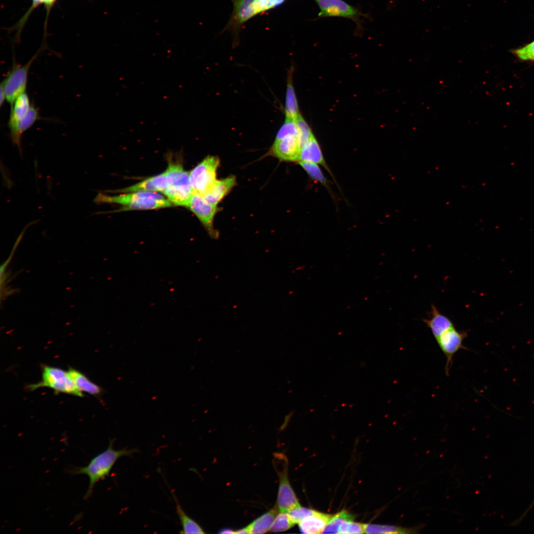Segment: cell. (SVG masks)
I'll list each match as a JSON object with an SVG mask.
<instances>
[{"mask_svg":"<svg viewBox=\"0 0 534 534\" xmlns=\"http://www.w3.org/2000/svg\"><path fill=\"white\" fill-rule=\"evenodd\" d=\"M68 372L77 388L80 392H84L98 398L104 393L103 388L91 381L79 371L70 368Z\"/></svg>","mask_w":534,"mask_h":534,"instance_id":"16","label":"cell"},{"mask_svg":"<svg viewBox=\"0 0 534 534\" xmlns=\"http://www.w3.org/2000/svg\"><path fill=\"white\" fill-rule=\"evenodd\" d=\"M220 164L218 157L208 156L189 173V183L192 192L203 196L217 180V171Z\"/></svg>","mask_w":534,"mask_h":534,"instance_id":"5","label":"cell"},{"mask_svg":"<svg viewBox=\"0 0 534 534\" xmlns=\"http://www.w3.org/2000/svg\"><path fill=\"white\" fill-rule=\"evenodd\" d=\"M11 105V111L8 122V128L10 130V136L12 143L17 146L21 155V135L19 133L18 125L31 105L28 94L26 92L21 94L17 97Z\"/></svg>","mask_w":534,"mask_h":534,"instance_id":"10","label":"cell"},{"mask_svg":"<svg viewBox=\"0 0 534 534\" xmlns=\"http://www.w3.org/2000/svg\"><path fill=\"white\" fill-rule=\"evenodd\" d=\"M423 525L413 527H402L397 526L377 524H363L365 533L367 534H416L422 528Z\"/></svg>","mask_w":534,"mask_h":534,"instance_id":"20","label":"cell"},{"mask_svg":"<svg viewBox=\"0 0 534 534\" xmlns=\"http://www.w3.org/2000/svg\"><path fill=\"white\" fill-rule=\"evenodd\" d=\"M285 118L295 120L300 114L292 83V70L289 72L285 103Z\"/></svg>","mask_w":534,"mask_h":534,"instance_id":"21","label":"cell"},{"mask_svg":"<svg viewBox=\"0 0 534 534\" xmlns=\"http://www.w3.org/2000/svg\"><path fill=\"white\" fill-rule=\"evenodd\" d=\"M320 9L318 17H341L352 19L358 23L364 14L358 9L343 0H314Z\"/></svg>","mask_w":534,"mask_h":534,"instance_id":"9","label":"cell"},{"mask_svg":"<svg viewBox=\"0 0 534 534\" xmlns=\"http://www.w3.org/2000/svg\"><path fill=\"white\" fill-rule=\"evenodd\" d=\"M289 135L298 136V131L295 120L285 118L284 123L276 134L275 140H278Z\"/></svg>","mask_w":534,"mask_h":534,"instance_id":"30","label":"cell"},{"mask_svg":"<svg viewBox=\"0 0 534 534\" xmlns=\"http://www.w3.org/2000/svg\"><path fill=\"white\" fill-rule=\"evenodd\" d=\"M299 163L312 178L324 185H327L326 179L317 164L304 161H299Z\"/></svg>","mask_w":534,"mask_h":534,"instance_id":"27","label":"cell"},{"mask_svg":"<svg viewBox=\"0 0 534 534\" xmlns=\"http://www.w3.org/2000/svg\"><path fill=\"white\" fill-rule=\"evenodd\" d=\"M423 321L429 328L435 339H437L443 333L454 327L452 321L447 316L442 314L433 305L431 306L429 318Z\"/></svg>","mask_w":534,"mask_h":534,"instance_id":"15","label":"cell"},{"mask_svg":"<svg viewBox=\"0 0 534 534\" xmlns=\"http://www.w3.org/2000/svg\"><path fill=\"white\" fill-rule=\"evenodd\" d=\"M97 204L114 203L124 206L121 210H152L171 207V202L157 192L138 191L109 195L99 192L93 199Z\"/></svg>","mask_w":534,"mask_h":534,"instance_id":"2","label":"cell"},{"mask_svg":"<svg viewBox=\"0 0 534 534\" xmlns=\"http://www.w3.org/2000/svg\"><path fill=\"white\" fill-rule=\"evenodd\" d=\"M333 515L317 511L299 523V527L302 533L317 534L322 533L329 521Z\"/></svg>","mask_w":534,"mask_h":534,"instance_id":"14","label":"cell"},{"mask_svg":"<svg viewBox=\"0 0 534 534\" xmlns=\"http://www.w3.org/2000/svg\"><path fill=\"white\" fill-rule=\"evenodd\" d=\"M467 336L466 331H459L455 327L443 333L436 341L446 357L445 372L448 376L454 355L460 349L468 350L463 344Z\"/></svg>","mask_w":534,"mask_h":534,"instance_id":"7","label":"cell"},{"mask_svg":"<svg viewBox=\"0 0 534 534\" xmlns=\"http://www.w3.org/2000/svg\"><path fill=\"white\" fill-rule=\"evenodd\" d=\"M301 149L298 136L289 135L274 140L269 154L282 161H299Z\"/></svg>","mask_w":534,"mask_h":534,"instance_id":"11","label":"cell"},{"mask_svg":"<svg viewBox=\"0 0 534 534\" xmlns=\"http://www.w3.org/2000/svg\"><path fill=\"white\" fill-rule=\"evenodd\" d=\"M165 172L168 178L169 186L191 187L189 173L184 170L180 162L170 161Z\"/></svg>","mask_w":534,"mask_h":534,"instance_id":"18","label":"cell"},{"mask_svg":"<svg viewBox=\"0 0 534 534\" xmlns=\"http://www.w3.org/2000/svg\"><path fill=\"white\" fill-rule=\"evenodd\" d=\"M34 59L33 57L23 66L14 64L1 83L6 100L11 105L17 97L25 92L29 70Z\"/></svg>","mask_w":534,"mask_h":534,"instance_id":"6","label":"cell"},{"mask_svg":"<svg viewBox=\"0 0 534 534\" xmlns=\"http://www.w3.org/2000/svg\"><path fill=\"white\" fill-rule=\"evenodd\" d=\"M162 193L172 204L188 207L192 190L191 187L171 185Z\"/></svg>","mask_w":534,"mask_h":534,"instance_id":"19","label":"cell"},{"mask_svg":"<svg viewBox=\"0 0 534 534\" xmlns=\"http://www.w3.org/2000/svg\"><path fill=\"white\" fill-rule=\"evenodd\" d=\"M315 510L303 507L301 505L294 508L287 512L295 524H299L306 517L313 514Z\"/></svg>","mask_w":534,"mask_h":534,"instance_id":"31","label":"cell"},{"mask_svg":"<svg viewBox=\"0 0 534 534\" xmlns=\"http://www.w3.org/2000/svg\"><path fill=\"white\" fill-rule=\"evenodd\" d=\"M347 521L343 522L340 526L338 534H363V524Z\"/></svg>","mask_w":534,"mask_h":534,"instance_id":"32","label":"cell"},{"mask_svg":"<svg viewBox=\"0 0 534 534\" xmlns=\"http://www.w3.org/2000/svg\"><path fill=\"white\" fill-rule=\"evenodd\" d=\"M176 504V512L180 522L182 530L180 534H205V532L195 520L190 517L180 505L177 498L172 492Z\"/></svg>","mask_w":534,"mask_h":534,"instance_id":"22","label":"cell"},{"mask_svg":"<svg viewBox=\"0 0 534 534\" xmlns=\"http://www.w3.org/2000/svg\"><path fill=\"white\" fill-rule=\"evenodd\" d=\"M278 509L275 506L253 521L248 526L250 534H264L269 530L277 515Z\"/></svg>","mask_w":534,"mask_h":534,"instance_id":"23","label":"cell"},{"mask_svg":"<svg viewBox=\"0 0 534 534\" xmlns=\"http://www.w3.org/2000/svg\"><path fill=\"white\" fill-rule=\"evenodd\" d=\"M138 191L157 192L152 182L151 177L123 189L105 191V192L109 193H129Z\"/></svg>","mask_w":534,"mask_h":534,"instance_id":"25","label":"cell"},{"mask_svg":"<svg viewBox=\"0 0 534 534\" xmlns=\"http://www.w3.org/2000/svg\"><path fill=\"white\" fill-rule=\"evenodd\" d=\"M233 11L224 30L237 33L242 25L256 15L254 3L255 0H231Z\"/></svg>","mask_w":534,"mask_h":534,"instance_id":"12","label":"cell"},{"mask_svg":"<svg viewBox=\"0 0 534 534\" xmlns=\"http://www.w3.org/2000/svg\"><path fill=\"white\" fill-rule=\"evenodd\" d=\"M298 131L299 139L301 148L314 135L309 125L301 114L295 119Z\"/></svg>","mask_w":534,"mask_h":534,"instance_id":"28","label":"cell"},{"mask_svg":"<svg viewBox=\"0 0 534 534\" xmlns=\"http://www.w3.org/2000/svg\"><path fill=\"white\" fill-rule=\"evenodd\" d=\"M188 208L197 216L211 237H218L214 228V220L217 206L207 201L200 194L192 192Z\"/></svg>","mask_w":534,"mask_h":534,"instance_id":"8","label":"cell"},{"mask_svg":"<svg viewBox=\"0 0 534 534\" xmlns=\"http://www.w3.org/2000/svg\"><path fill=\"white\" fill-rule=\"evenodd\" d=\"M39 119L40 115L38 110L35 106L31 105L27 113L19 124V134L22 135L23 133L30 129Z\"/></svg>","mask_w":534,"mask_h":534,"instance_id":"29","label":"cell"},{"mask_svg":"<svg viewBox=\"0 0 534 534\" xmlns=\"http://www.w3.org/2000/svg\"><path fill=\"white\" fill-rule=\"evenodd\" d=\"M219 533L220 534H235V531L230 529L225 528L221 530Z\"/></svg>","mask_w":534,"mask_h":534,"instance_id":"39","label":"cell"},{"mask_svg":"<svg viewBox=\"0 0 534 534\" xmlns=\"http://www.w3.org/2000/svg\"><path fill=\"white\" fill-rule=\"evenodd\" d=\"M55 0H33V4H44L47 7L50 6Z\"/></svg>","mask_w":534,"mask_h":534,"instance_id":"36","label":"cell"},{"mask_svg":"<svg viewBox=\"0 0 534 534\" xmlns=\"http://www.w3.org/2000/svg\"><path fill=\"white\" fill-rule=\"evenodd\" d=\"M235 534H250L248 526L235 531Z\"/></svg>","mask_w":534,"mask_h":534,"instance_id":"38","label":"cell"},{"mask_svg":"<svg viewBox=\"0 0 534 534\" xmlns=\"http://www.w3.org/2000/svg\"><path fill=\"white\" fill-rule=\"evenodd\" d=\"M354 516L345 510L333 515L323 530V534H338L340 526L343 522L352 521L354 519Z\"/></svg>","mask_w":534,"mask_h":534,"instance_id":"24","label":"cell"},{"mask_svg":"<svg viewBox=\"0 0 534 534\" xmlns=\"http://www.w3.org/2000/svg\"><path fill=\"white\" fill-rule=\"evenodd\" d=\"M295 525L287 512H280L274 519L269 531L271 532H284Z\"/></svg>","mask_w":534,"mask_h":534,"instance_id":"26","label":"cell"},{"mask_svg":"<svg viewBox=\"0 0 534 534\" xmlns=\"http://www.w3.org/2000/svg\"><path fill=\"white\" fill-rule=\"evenodd\" d=\"M235 184L236 178L233 176L217 180L202 196L210 203L217 206L219 203L230 192Z\"/></svg>","mask_w":534,"mask_h":534,"instance_id":"13","label":"cell"},{"mask_svg":"<svg viewBox=\"0 0 534 534\" xmlns=\"http://www.w3.org/2000/svg\"><path fill=\"white\" fill-rule=\"evenodd\" d=\"M6 100L5 95L4 91L3 86L1 84L0 85V106L1 107L4 100Z\"/></svg>","mask_w":534,"mask_h":534,"instance_id":"37","label":"cell"},{"mask_svg":"<svg viewBox=\"0 0 534 534\" xmlns=\"http://www.w3.org/2000/svg\"><path fill=\"white\" fill-rule=\"evenodd\" d=\"M40 387L50 388L58 393L80 397L83 396L82 392L77 388L68 371L56 367L43 365L42 380L38 383L28 386V388L31 390Z\"/></svg>","mask_w":534,"mask_h":534,"instance_id":"4","label":"cell"},{"mask_svg":"<svg viewBox=\"0 0 534 534\" xmlns=\"http://www.w3.org/2000/svg\"><path fill=\"white\" fill-rule=\"evenodd\" d=\"M113 443L114 440L110 439L108 447L93 457L87 466L73 467L68 470V473L72 475L83 474L89 477V485L84 499H88L91 496L95 484L109 475L119 458L131 456L139 451L137 448L129 449L126 447L121 449H114Z\"/></svg>","mask_w":534,"mask_h":534,"instance_id":"1","label":"cell"},{"mask_svg":"<svg viewBox=\"0 0 534 534\" xmlns=\"http://www.w3.org/2000/svg\"><path fill=\"white\" fill-rule=\"evenodd\" d=\"M273 464L279 480L277 507L280 512H287L300 506L289 481L288 460L284 454L276 453L273 455Z\"/></svg>","mask_w":534,"mask_h":534,"instance_id":"3","label":"cell"},{"mask_svg":"<svg viewBox=\"0 0 534 534\" xmlns=\"http://www.w3.org/2000/svg\"><path fill=\"white\" fill-rule=\"evenodd\" d=\"M514 52L522 60L534 61V41L515 50Z\"/></svg>","mask_w":534,"mask_h":534,"instance_id":"34","label":"cell"},{"mask_svg":"<svg viewBox=\"0 0 534 534\" xmlns=\"http://www.w3.org/2000/svg\"><path fill=\"white\" fill-rule=\"evenodd\" d=\"M157 191L162 192L169 186V182L166 172L151 177Z\"/></svg>","mask_w":534,"mask_h":534,"instance_id":"35","label":"cell"},{"mask_svg":"<svg viewBox=\"0 0 534 534\" xmlns=\"http://www.w3.org/2000/svg\"><path fill=\"white\" fill-rule=\"evenodd\" d=\"M285 0H256L257 14L265 12L282 4Z\"/></svg>","mask_w":534,"mask_h":534,"instance_id":"33","label":"cell"},{"mask_svg":"<svg viewBox=\"0 0 534 534\" xmlns=\"http://www.w3.org/2000/svg\"><path fill=\"white\" fill-rule=\"evenodd\" d=\"M304 161L320 164L328 170L324 160L319 145L313 136L302 148L300 151L299 161Z\"/></svg>","mask_w":534,"mask_h":534,"instance_id":"17","label":"cell"}]
</instances>
